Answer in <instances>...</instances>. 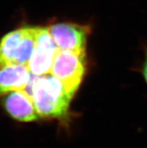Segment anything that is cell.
Masks as SVG:
<instances>
[{
    "label": "cell",
    "mask_w": 147,
    "mask_h": 148,
    "mask_svg": "<svg viewBox=\"0 0 147 148\" xmlns=\"http://www.w3.org/2000/svg\"><path fill=\"white\" fill-rule=\"evenodd\" d=\"M32 77L27 65L8 64L0 66V95L25 90Z\"/></svg>",
    "instance_id": "7"
},
{
    "label": "cell",
    "mask_w": 147,
    "mask_h": 148,
    "mask_svg": "<svg viewBox=\"0 0 147 148\" xmlns=\"http://www.w3.org/2000/svg\"><path fill=\"white\" fill-rule=\"evenodd\" d=\"M3 105L12 118L21 122H32L40 117L32 97L25 90L5 94Z\"/></svg>",
    "instance_id": "6"
},
{
    "label": "cell",
    "mask_w": 147,
    "mask_h": 148,
    "mask_svg": "<svg viewBox=\"0 0 147 148\" xmlns=\"http://www.w3.org/2000/svg\"><path fill=\"white\" fill-rule=\"evenodd\" d=\"M59 51L48 29L36 27V47L27 65L32 75L42 76L50 74L54 58Z\"/></svg>",
    "instance_id": "4"
},
{
    "label": "cell",
    "mask_w": 147,
    "mask_h": 148,
    "mask_svg": "<svg viewBox=\"0 0 147 148\" xmlns=\"http://www.w3.org/2000/svg\"><path fill=\"white\" fill-rule=\"evenodd\" d=\"M47 29L59 50L86 52L88 27L72 23H58Z\"/></svg>",
    "instance_id": "5"
},
{
    "label": "cell",
    "mask_w": 147,
    "mask_h": 148,
    "mask_svg": "<svg viewBox=\"0 0 147 148\" xmlns=\"http://www.w3.org/2000/svg\"><path fill=\"white\" fill-rule=\"evenodd\" d=\"M86 52L59 51L53 62L50 74L57 77L73 96L78 90L85 73Z\"/></svg>",
    "instance_id": "3"
},
{
    "label": "cell",
    "mask_w": 147,
    "mask_h": 148,
    "mask_svg": "<svg viewBox=\"0 0 147 148\" xmlns=\"http://www.w3.org/2000/svg\"><path fill=\"white\" fill-rule=\"evenodd\" d=\"M143 74H144V78H145L146 81L147 83V52L146 54V58L145 61L144 63V68H143Z\"/></svg>",
    "instance_id": "8"
},
{
    "label": "cell",
    "mask_w": 147,
    "mask_h": 148,
    "mask_svg": "<svg viewBox=\"0 0 147 148\" xmlns=\"http://www.w3.org/2000/svg\"><path fill=\"white\" fill-rule=\"evenodd\" d=\"M29 94L40 117L59 118L65 116L73 96L51 74L35 76L25 90Z\"/></svg>",
    "instance_id": "1"
},
{
    "label": "cell",
    "mask_w": 147,
    "mask_h": 148,
    "mask_svg": "<svg viewBox=\"0 0 147 148\" xmlns=\"http://www.w3.org/2000/svg\"><path fill=\"white\" fill-rule=\"evenodd\" d=\"M36 27H23L8 32L0 40V66L28 65L36 47Z\"/></svg>",
    "instance_id": "2"
}]
</instances>
